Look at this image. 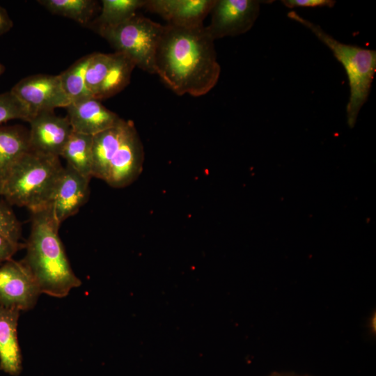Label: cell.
<instances>
[{
	"instance_id": "obj_1",
	"label": "cell",
	"mask_w": 376,
	"mask_h": 376,
	"mask_svg": "<svg viewBox=\"0 0 376 376\" xmlns=\"http://www.w3.org/2000/svg\"><path fill=\"white\" fill-rule=\"evenodd\" d=\"M214 41L205 26L164 25L156 52L155 74L178 95L207 94L221 72Z\"/></svg>"
},
{
	"instance_id": "obj_2",
	"label": "cell",
	"mask_w": 376,
	"mask_h": 376,
	"mask_svg": "<svg viewBox=\"0 0 376 376\" xmlns=\"http://www.w3.org/2000/svg\"><path fill=\"white\" fill-rule=\"evenodd\" d=\"M31 233L22 260L33 274L41 294L62 298L81 285L58 235L60 225L47 207L31 212Z\"/></svg>"
},
{
	"instance_id": "obj_3",
	"label": "cell",
	"mask_w": 376,
	"mask_h": 376,
	"mask_svg": "<svg viewBox=\"0 0 376 376\" xmlns=\"http://www.w3.org/2000/svg\"><path fill=\"white\" fill-rule=\"evenodd\" d=\"M58 157L29 150L8 169L0 183V196L7 203L31 212L47 206L63 170Z\"/></svg>"
},
{
	"instance_id": "obj_4",
	"label": "cell",
	"mask_w": 376,
	"mask_h": 376,
	"mask_svg": "<svg viewBox=\"0 0 376 376\" xmlns=\"http://www.w3.org/2000/svg\"><path fill=\"white\" fill-rule=\"evenodd\" d=\"M288 16L313 33L344 67L350 86L347 119L349 126L354 127L361 109L368 100L376 72L375 50L339 42L319 25L302 17L294 10L289 12Z\"/></svg>"
},
{
	"instance_id": "obj_5",
	"label": "cell",
	"mask_w": 376,
	"mask_h": 376,
	"mask_svg": "<svg viewBox=\"0 0 376 376\" xmlns=\"http://www.w3.org/2000/svg\"><path fill=\"white\" fill-rule=\"evenodd\" d=\"M164 25L137 14L111 26L96 28L116 50L129 57L141 70L155 74L157 49Z\"/></svg>"
},
{
	"instance_id": "obj_6",
	"label": "cell",
	"mask_w": 376,
	"mask_h": 376,
	"mask_svg": "<svg viewBox=\"0 0 376 376\" xmlns=\"http://www.w3.org/2000/svg\"><path fill=\"white\" fill-rule=\"evenodd\" d=\"M41 294L33 274L22 261L0 263V306L28 311Z\"/></svg>"
},
{
	"instance_id": "obj_7",
	"label": "cell",
	"mask_w": 376,
	"mask_h": 376,
	"mask_svg": "<svg viewBox=\"0 0 376 376\" xmlns=\"http://www.w3.org/2000/svg\"><path fill=\"white\" fill-rule=\"evenodd\" d=\"M261 2L257 0H217L211 11V22L205 26L206 32L213 40L247 32L259 15Z\"/></svg>"
},
{
	"instance_id": "obj_8",
	"label": "cell",
	"mask_w": 376,
	"mask_h": 376,
	"mask_svg": "<svg viewBox=\"0 0 376 376\" xmlns=\"http://www.w3.org/2000/svg\"><path fill=\"white\" fill-rule=\"evenodd\" d=\"M10 91L28 107L33 117L41 112L54 111L56 108H67L71 104L59 75L29 76Z\"/></svg>"
},
{
	"instance_id": "obj_9",
	"label": "cell",
	"mask_w": 376,
	"mask_h": 376,
	"mask_svg": "<svg viewBox=\"0 0 376 376\" xmlns=\"http://www.w3.org/2000/svg\"><path fill=\"white\" fill-rule=\"evenodd\" d=\"M143 159L142 143L134 123L129 120L122 142L110 162L105 182L114 188L128 186L142 171Z\"/></svg>"
},
{
	"instance_id": "obj_10",
	"label": "cell",
	"mask_w": 376,
	"mask_h": 376,
	"mask_svg": "<svg viewBox=\"0 0 376 376\" xmlns=\"http://www.w3.org/2000/svg\"><path fill=\"white\" fill-rule=\"evenodd\" d=\"M29 123L30 150L59 157L72 132L68 117L58 116L54 111H45L35 115Z\"/></svg>"
},
{
	"instance_id": "obj_11",
	"label": "cell",
	"mask_w": 376,
	"mask_h": 376,
	"mask_svg": "<svg viewBox=\"0 0 376 376\" xmlns=\"http://www.w3.org/2000/svg\"><path fill=\"white\" fill-rule=\"evenodd\" d=\"M90 180L68 165L63 168L47 206L59 225L87 201Z\"/></svg>"
},
{
	"instance_id": "obj_12",
	"label": "cell",
	"mask_w": 376,
	"mask_h": 376,
	"mask_svg": "<svg viewBox=\"0 0 376 376\" xmlns=\"http://www.w3.org/2000/svg\"><path fill=\"white\" fill-rule=\"evenodd\" d=\"M217 0H146L144 8L156 13L172 26L184 28L203 26Z\"/></svg>"
},
{
	"instance_id": "obj_13",
	"label": "cell",
	"mask_w": 376,
	"mask_h": 376,
	"mask_svg": "<svg viewBox=\"0 0 376 376\" xmlns=\"http://www.w3.org/2000/svg\"><path fill=\"white\" fill-rule=\"evenodd\" d=\"M67 111L72 131L91 136L115 126L121 119L93 97L72 102Z\"/></svg>"
},
{
	"instance_id": "obj_14",
	"label": "cell",
	"mask_w": 376,
	"mask_h": 376,
	"mask_svg": "<svg viewBox=\"0 0 376 376\" xmlns=\"http://www.w3.org/2000/svg\"><path fill=\"white\" fill-rule=\"evenodd\" d=\"M20 311L0 306V369L13 376L22 370V354L17 339Z\"/></svg>"
},
{
	"instance_id": "obj_15",
	"label": "cell",
	"mask_w": 376,
	"mask_h": 376,
	"mask_svg": "<svg viewBox=\"0 0 376 376\" xmlns=\"http://www.w3.org/2000/svg\"><path fill=\"white\" fill-rule=\"evenodd\" d=\"M128 121L120 119L115 126L93 136L92 177L105 182L110 162L122 142Z\"/></svg>"
},
{
	"instance_id": "obj_16",
	"label": "cell",
	"mask_w": 376,
	"mask_h": 376,
	"mask_svg": "<svg viewBox=\"0 0 376 376\" xmlns=\"http://www.w3.org/2000/svg\"><path fill=\"white\" fill-rule=\"evenodd\" d=\"M29 150V132L19 126L0 127V183L10 166Z\"/></svg>"
},
{
	"instance_id": "obj_17",
	"label": "cell",
	"mask_w": 376,
	"mask_h": 376,
	"mask_svg": "<svg viewBox=\"0 0 376 376\" xmlns=\"http://www.w3.org/2000/svg\"><path fill=\"white\" fill-rule=\"evenodd\" d=\"M93 136L72 131L65 143L61 157L84 177L92 178Z\"/></svg>"
},
{
	"instance_id": "obj_18",
	"label": "cell",
	"mask_w": 376,
	"mask_h": 376,
	"mask_svg": "<svg viewBox=\"0 0 376 376\" xmlns=\"http://www.w3.org/2000/svg\"><path fill=\"white\" fill-rule=\"evenodd\" d=\"M114 63L94 98L101 100L120 92L130 83L131 75L136 67L134 62L123 53L116 52Z\"/></svg>"
},
{
	"instance_id": "obj_19",
	"label": "cell",
	"mask_w": 376,
	"mask_h": 376,
	"mask_svg": "<svg viewBox=\"0 0 376 376\" xmlns=\"http://www.w3.org/2000/svg\"><path fill=\"white\" fill-rule=\"evenodd\" d=\"M91 56L92 54L81 58L59 75L63 88L71 103L93 97L86 83V69Z\"/></svg>"
},
{
	"instance_id": "obj_20",
	"label": "cell",
	"mask_w": 376,
	"mask_h": 376,
	"mask_svg": "<svg viewBox=\"0 0 376 376\" xmlns=\"http://www.w3.org/2000/svg\"><path fill=\"white\" fill-rule=\"evenodd\" d=\"M146 0H103L101 13L95 21L96 28L123 23L143 8Z\"/></svg>"
},
{
	"instance_id": "obj_21",
	"label": "cell",
	"mask_w": 376,
	"mask_h": 376,
	"mask_svg": "<svg viewBox=\"0 0 376 376\" xmlns=\"http://www.w3.org/2000/svg\"><path fill=\"white\" fill-rule=\"evenodd\" d=\"M38 2L53 14L86 24L91 19L97 1L93 0H39Z\"/></svg>"
},
{
	"instance_id": "obj_22",
	"label": "cell",
	"mask_w": 376,
	"mask_h": 376,
	"mask_svg": "<svg viewBox=\"0 0 376 376\" xmlns=\"http://www.w3.org/2000/svg\"><path fill=\"white\" fill-rule=\"evenodd\" d=\"M116 57L113 54L93 53L86 69V86L92 96L96 94L107 77Z\"/></svg>"
},
{
	"instance_id": "obj_23",
	"label": "cell",
	"mask_w": 376,
	"mask_h": 376,
	"mask_svg": "<svg viewBox=\"0 0 376 376\" xmlns=\"http://www.w3.org/2000/svg\"><path fill=\"white\" fill-rule=\"evenodd\" d=\"M32 117L28 107L11 91L0 93V123L15 119L29 122Z\"/></svg>"
},
{
	"instance_id": "obj_24",
	"label": "cell",
	"mask_w": 376,
	"mask_h": 376,
	"mask_svg": "<svg viewBox=\"0 0 376 376\" xmlns=\"http://www.w3.org/2000/svg\"><path fill=\"white\" fill-rule=\"evenodd\" d=\"M0 234L19 243L20 224L8 205L3 201H0Z\"/></svg>"
},
{
	"instance_id": "obj_25",
	"label": "cell",
	"mask_w": 376,
	"mask_h": 376,
	"mask_svg": "<svg viewBox=\"0 0 376 376\" xmlns=\"http://www.w3.org/2000/svg\"><path fill=\"white\" fill-rule=\"evenodd\" d=\"M281 2L289 8L324 6L332 8L336 3V1L332 0H283Z\"/></svg>"
},
{
	"instance_id": "obj_26",
	"label": "cell",
	"mask_w": 376,
	"mask_h": 376,
	"mask_svg": "<svg viewBox=\"0 0 376 376\" xmlns=\"http://www.w3.org/2000/svg\"><path fill=\"white\" fill-rule=\"evenodd\" d=\"M19 248V243L15 242L0 234V263L12 259V256Z\"/></svg>"
},
{
	"instance_id": "obj_27",
	"label": "cell",
	"mask_w": 376,
	"mask_h": 376,
	"mask_svg": "<svg viewBox=\"0 0 376 376\" xmlns=\"http://www.w3.org/2000/svg\"><path fill=\"white\" fill-rule=\"evenodd\" d=\"M13 23L7 11L0 6V36L8 32Z\"/></svg>"
},
{
	"instance_id": "obj_28",
	"label": "cell",
	"mask_w": 376,
	"mask_h": 376,
	"mask_svg": "<svg viewBox=\"0 0 376 376\" xmlns=\"http://www.w3.org/2000/svg\"><path fill=\"white\" fill-rule=\"evenodd\" d=\"M269 376H298V375L274 373L270 375ZM304 376H306V375H304Z\"/></svg>"
},
{
	"instance_id": "obj_29",
	"label": "cell",
	"mask_w": 376,
	"mask_h": 376,
	"mask_svg": "<svg viewBox=\"0 0 376 376\" xmlns=\"http://www.w3.org/2000/svg\"><path fill=\"white\" fill-rule=\"evenodd\" d=\"M4 69V66L0 63V75L3 72Z\"/></svg>"
}]
</instances>
